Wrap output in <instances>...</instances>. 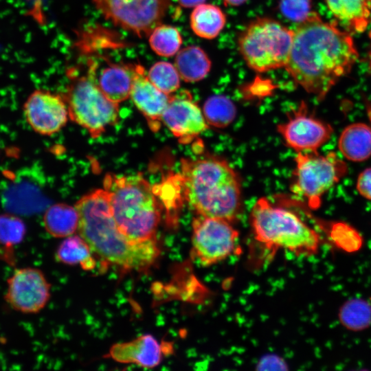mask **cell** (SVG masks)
<instances>
[{
  "mask_svg": "<svg viewBox=\"0 0 371 371\" xmlns=\"http://www.w3.org/2000/svg\"><path fill=\"white\" fill-rule=\"evenodd\" d=\"M285 69L306 92L324 100L348 75L359 54L352 34L313 12L293 30Z\"/></svg>",
  "mask_w": 371,
  "mask_h": 371,
  "instance_id": "obj_1",
  "label": "cell"
},
{
  "mask_svg": "<svg viewBox=\"0 0 371 371\" xmlns=\"http://www.w3.org/2000/svg\"><path fill=\"white\" fill-rule=\"evenodd\" d=\"M75 207L79 214L78 234L104 261L137 271L148 269L157 261L160 254L157 240L135 242L120 231L104 188L83 196Z\"/></svg>",
  "mask_w": 371,
  "mask_h": 371,
  "instance_id": "obj_2",
  "label": "cell"
},
{
  "mask_svg": "<svg viewBox=\"0 0 371 371\" xmlns=\"http://www.w3.org/2000/svg\"><path fill=\"white\" fill-rule=\"evenodd\" d=\"M184 199L196 215L234 223L241 212V188L234 170L221 158L204 156L181 161Z\"/></svg>",
  "mask_w": 371,
  "mask_h": 371,
  "instance_id": "obj_3",
  "label": "cell"
},
{
  "mask_svg": "<svg viewBox=\"0 0 371 371\" xmlns=\"http://www.w3.org/2000/svg\"><path fill=\"white\" fill-rule=\"evenodd\" d=\"M104 188L113 218L125 236L135 242L157 240L160 208L154 190L142 175H106Z\"/></svg>",
  "mask_w": 371,
  "mask_h": 371,
  "instance_id": "obj_4",
  "label": "cell"
},
{
  "mask_svg": "<svg viewBox=\"0 0 371 371\" xmlns=\"http://www.w3.org/2000/svg\"><path fill=\"white\" fill-rule=\"evenodd\" d=\"M250 223L255 240L271 251L282 249L310 256L319 249V234L283 201L278 203L259 199L251 210Z\"/></svg>",
  "mask_w": 371,
  "mask_h": 371,
  "instance_id": "obj_5",
  "label": "cell"
},
{
  "mask_svg": "<svg viewBox=\"0 0 371 371\" xmlns=\"http://www.w3.org/2000/svg\"><path fill=\"white\" fill-rule=\"evenodd\" d=\"M293 30L279 21L260 17L240 34L238 49L248 67L257 72L285 67L293 40Z\"/></svg>",
  "mask_w": 371,
  "mask_h": 371,
  "instance_id": "obj_6",
  "label": "cell"
},
{
  "mask_svg": "<svg viewBox=\"0 0 371 371\" xmlns=\"http://www.w3.org/2000/svg\"><path fill=\"white\" fill-rule=\"evenodd\" d=\"M63 97L69 117L86 128L93 138L100 137L118 121V104L102 93L89 70L85 76L72 78Z\"/></svg>",
  "mask_w": 371,
  "mask_h": 371,
  "instance_id": "obj_7",
  "label": "cell"
},
{
  "mask_svg": "<svg viewBox=\"0 0 371 371\" xmlns=\"http://www.w3.org/2000/svg\"><path fill=\"white\" fill-rule=\"evenodd\" d=\"M295 161L291 190L312 209L318 208L324 194L348 173L347 164L335 152H299Z\"/></svg>",
  "mask_w": 371,
  "mask_h": 371,
  "instance_id": "obj_8",
  "label": "cell"
},
{
  "mask_svg": "<svg viewBox=\"0 0 371 371\" xmlns=\"http://www.w3.org/2000/svg\"><path fill=\"white\" fill-rule=\"evenodd\" d=\"M104 18L139 37L161 24L170 0H92Z\"/></svg>",
  "mask_w": 371,
  "mask_h": 371,
  "instance_id": "obj_9",
  "label": "cell"
},
{
  "mask_svg": "<svg viewBox=\"0 0 371 371\" xmlns=\"http://www.w3.org/2000/svg\"><path fill=\"white\" fill-rule=\"evenodd\" d=\"M47 184L45 172L36 165L20 169L1 190L2 207L17 215H32L45 210L51 203Z\"/></svg>",
  "mask_w": 371,
  "mask_h": 371,
  "instance_id": "obj_10",
  "label": "cell"
},
{
  "mask_svg": "<svg viewBox=\"0 0 371 371\" xmlns=\"http://www.w3.org/2000/svg\"><path fill=\"white\" fill-rule=\"evenodd\" d=\"M232 223L218 218L196 215L192 227V256L201 266L224 260L236 249L238 232Z\"/></svg>",
  "mask_w": 371,
  "mask_h": 371,
  "instance_id": "obj_11",
  "label": "cell"
},
{
  "mask_svg": "<svg viewBox=\"0 0 371 371\" xmlns=\"http://www.w3.org/2000/svg\"><path fill=\"white\" fill-rule=\"evenodd\" d=\"M51 284L43 272L36 267L16 268L6 280L3 299L13 311L36 314L47 304Z\"/></svg>",
  "mask_w": 371,
  "mask_h": 371,
  "instance_id": "obj_12",
  "label": "cell"
},
{
  "mask_svg": "<svg viewBox=\"0 0 371 371\" xmlns=\"http://www.w3.org/2000/svg\"><path fill=\"white\" fill-rule=\"evenodd\" d=\"M278 131L288 146L299 152L316 151L331 137L333 128L330 124L312 114L302 102L288 113Z\"/></svg>",
  "mask_w": 371,
  "mask_h": 371,
  "instance_id": "obj_13",
  "label": "cell"
},
{
  "mask_svg": "<svg viewBox=\"0 0 371 371\" xmlns=\"http://www.w3.org/2000/svg\"><path fill=\"white\" fill-rule=\"evenodd\" d=\"M23 113L30 126L42 135H51L59 131L69 116L63 95L43 89L30 93L23 104Z\"/></svg>",
  "mask_w": 371,
  "mask_h": 371,
  "instance_id": "obj_14",
  "label": "cell"
},
{
  "mask_svg": "<svg viewBox=\"0 0 371 371\" xmlns=\"http://www.w3.org/2000/svg\"><path fill=\"white\" fill-rule=\"evenodd\" d=\"M161 122L183 144L191 142L208 128L203 111L187 91L170 95Z\"/></svg>",
  "mask_w": 371,
  "mask_h": 371,
  "instance_id": "obj_15",
  "label": "cell"
},
{
  "mask_svg": "<svg viewBox=\"0 0 371 371\" xmlns=\"http://www.w3.org/2000/svg\"><path fill=\"white\" fill-rule=\"evenodd\" d=\"M170 95L157 89L150 81L141 65L135 64L130 96L153 131H157L160 128L162 115Z\"/></svg>",
  "mask_w": 371,
  "mask_h": 371,
  "instance_id": "obj_16",
  "label": "cell"
},
{
  "mask_svg": "<svg viewBox=\"0 0 371 371\" xmlns=\"http://www.w3.org/2000/svg\"><path fill=\"white\" fill-rule=\"evenodd\" d=\"M164 356L159 341L150 334L142 335L133 340L113 344L106 357L121 363H133L152 368L157 366Z\"/></svg>",
  "mask_w": 371,
  "mask_h": 371,
  "instance_id": "obj_17",
  "label": "cell"
},
{
  "mask_svg": "<svg viewBox=\"0 0 371 371\" xmlns=\"http://www.w3.org/2000/svg\"><path fill=\"white\" fill-rule=\"evenodd\" d=\"M135 64L107 63L98 72L95 63H89V71L102 92L111 101L119 104L126 100L131 95Z\"/></svg>",
  "mask_w": 371,
  "mask_h": 371,
  "instance_id": "obj_18",
  "label": "cell"
},
{
  "mask_svg": "<svg viewBox=\"0 0 371 371\" xmlns=\"http://www.w3.org/2000/svg\"><path fill=\"white\" fill-rule=\"evenodd\" d=\"M328 10L350 33H363L371 23V0H323Z\"/></svg>",
  "mask_w": 371,
  "mask_h": 371,
  "instance_id": "obj_19",
  "label": "cell"
},
{
  "mask_svg": "<svg viewBox=\"0 0 371 371\" xmlns=\"http://www.w3.org/2000/svg\"><path fill=\"white\" fill-rule=\"evenodd\" d=\"M337 146L341 155L350 161L367 160L371 157V126L363 122L348 124L341 131Z\"/></svg>",
  "mask_w": 371,
  "mask_h": 371,
  "instance_id": "obj_20",
  "label": "cell"
},
{
  "mask_svg": "<svg viewBox=\"0 0 371 371\" xmlns=\"http://www.w3.org/2000/svg\"><path fill=\"white\" fill-rule=\"evenodd\" d=\"M211 65L207 54L198 46H187L176 54L175 65L181 78L188 82L205 78L211 69Z\"/></svg>",
  "mask_w": 371,
  "mask_h": 371,
  "instance_id": "obj_21",
  "label": "cell"
},
{
  "mask_svg": "<svg viewBox=\"0 0 371 371\" xmlns=\"http://www.w3.org/2000/svg\"><path fill=\"white\" fill-rule=\"evenodd\" d=\"M46 232L54 238H66L78 231L79 214L74 207L65 203L49 205L43 214Z\"/></svg>",
  "mask_w": 371,
  "mask_h": 371,
  "instance_id": "obj_22",
  "label": "cell"
},
{
  "mask_svg": "<svg viewBox=\"0 0 371 371\" xmlns=\"http://www.w3.org/2000/svg\"><path fill=\"white\" fill-rule=\"evenodd\" d=\"M226 24V16L217 5L201 3L194 8L190 16L192 32L205 39L216 38Z\"/></svg>",
  "mask_w": 371,
  "mask_h": 371,
  "instance_id": "obj_23",
  "label": "cell"
},
{
  "mask_svg": "<svg viewBox=\"0 0 371 371\" xmlns=\"http://www.w3.org/2000/svg\"><path fill=\"white\" fill-rule=\"evenodd\" d=\"M93 251L86 240L78 235L65 238L58 245L55 257L58 262L68 265H80L84 270H93L96 262Z\"/></svg>",
  "mask_w": 371,
  "mask_h": 371,
  "instance_id": "obj_24",
  "label": "cell"
},
{
  "mask_svg": "<svg viewBox=\"0 0 371 371\" xmlns=\"http://www.w3.org/2000/svg\"><path fill=\"white\" fill-rule=\"evenodd\" d=\"M339 319L348 330H363L371 325V304L360 298L349 300L340 308Z\"/></svg>",
  "mask_w": 371,
  "mask_h": 371,
  "instance_id": "obj_25",
  "label": "cell"
},
{
  "mask_svg": "<svg viewBox=\"0 0 371 371\" xmlns=\"http://www.w3.org/2000/svg\"><path fill=\"white\" fill-rule=\"evenodd\" d=\"M148 36L152 50L161 56L170 57L177 54L182 45L180 32L170 25H158Z\"/></svg>",
  "mask_w": 371,
  "mask_h": 371,
  "instance_id": "obj_26",
  "label": "cell"
},
{
  "mask_svg": "<svg viewBox=\"0 0 371 371\" xmlns=\"http://www.w3.org/2000/svg\"><path fill=\"white\" fill-rule=\"evenodd\" d=\"M203 113L208 125L224 128L234 120L236 109L234 104L223 95H213L205 101Z\"/></svg>",
  "mask_w": 371,
  "mask_h": 371,
  "instance_id": "obj_27",
  "label": "cell"
},
{
  "mask_svg": "<svg viewBox=\"0 0 371 371\" xmlns=\"http://www.w3.org/2000/svg\"><path fill=\"white\" fill-rule=\"evenodd\" d=\"M25 234L26 226L19 215L8 212L0 214V246L3 249L13 250Z\"/></svg>",
  "mask_w": 371,
  "mask_h": 371,
  "instance_id": "obj_28",
  "label": "cell"
},
{
  "mask_svg": "<svg viewBox=\"0 0 371 371\" xmlns=\"http://www.w3.org/2000/svg\"><path fill=\"white\" fill-rule=\"evenodd\" d=\"M147 76L157 89L169 95L179 88L181 79L175 65L166 61L155 63Z\"/></svg>",
  "mask_w": 371,
  "mask_h": 371,
  "instance_id": "obj_29",
  "label": "cell"
},
{
  "mask_svg": "<svg viewBox=\"0 0 371 371\" xmlns=\"http://www.w3.org/2000/svg\"><path fill=\"white\" fill-rule=\"evenodd\" d=\"M279 9L287 19L301 23L304 21L312 11V0H280Z\"/></svg>",
  "mask_w": 371,
  "mask_h": 371,
  "instance_id": "obj_30",
  "label": "cell"
},
{
  "mask_svg": "<svg viewBox=\"0 0 371 371\" xmlns=\"http://www.w3.org/2000/svg\"><path fill=\"white\" fill-rule=\"evenodd\" d=\"M356 188L361 196L371 201V167L360 172L357 177Z\"/></svg>",
  "mask_w": 371,
  "mask_h": 371,
  "instance_id": "obj_31",
  "label": "cell"
},
{
  "mask_svg": "<svg viewBox=\"0 0 371 371\" xmlns=\"http://www.w3.org/2000/svg\"><path fill=\"white\" fill-rule=\"evenodd\" d=\"M258 366L260 369L262 370H283L286 369V365L279 357L269 355L263 357Z\"/></svg>",
  "mask_w": 371,
  "mask_h": 371,
  "instance_id": "obj_32",
  "label": "cell"
},
{
  "mask_svg": "<svg viewBox=\"0 0 371 371\" xmlns=\"http://www.w3.org/2000/svg\"><path fill=\"white\" fill-rule=\"evenodd\" d=\"M177 1L182 7L190 8L203 3L205 0H177Z\"/></svg>",
  "mask_w": 371,
  "mask_h": 371,
  "instance_id": "obj_33",
  "label": "cell"
},
{
  "mask_svg": "<svg viewBox=\"0 0 371 371\" xmlns=\"http://www.w3.org/2000/svg\"><path fill=\"white\" fill-rule=\"evenodd\" d=\"M226 5L238 6L244 3L247 0H223Z\"/></svg>",
  "mask_w": 371,
  "mask_h": 371,
  "instance_id": "obj_34",
  "label": "cell"
}]
</instances>
